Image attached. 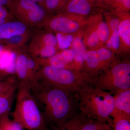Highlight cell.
Listing matches in <instances>:
<instances>
[{"label": "cell", "mask_w": 130, "mask_h": 130, "mask_svg": "<svg viewBox=\"0 0 130 130\" xmlns=\"http://www.w3.org/2000/svg\"><path fill=\"white\" fill-rule=\"evenodd\" d=\"M102 13L109 27L111 36L115 31L118 29L123 13L112 11L103 12Z\"/></svg>", "instance_id": "obj_23"}, {"label": "cell", "mask_w": 130, "mask_h": 130, "mask_svg": "<svg viewBox=\"0 0 130 130\" xmlns=\"http://www.w3.org/2000/svg\"><path fill=\"white\" fill-rule=\"evenodd\" d=\"M91 79L81 72L45 66H40L34 81L76 91Z\"/></svg>", "instance_id": "obj_4"}, {"label": "cell", "mask_w": 130, "mask_h": 130, "mask_svg": "<svg viewBox=\"0 0 130 130\" xmlns=\"http://www.w3.org/2000/svg\"><path fill=\"white\" fill-rule=\"evenodd\" d=\"M113 96L115 109L130 116V88L119 91Z\"/></svg>", "instance_id": "obj_17"}, {"label": "cell", "mask_w": 130, "mask_h": 130, "mask_svg": "<svg viewBox=\"0 0 130 130\" xmlns=\"http://www.w3.org/2000/svg\"><path fill=\"white\" fill-rule=\"evenodd\" d=\"M40 67V66L38 64L36 60L29 55L27 63L29 85L35 80L36 74Z\"/></svg>", "instance_id": "obj_28"}, {"label": "cell", "mask_w": 130, "mask_h": 130, "mask_svg": "<svg viewBox=\"0 0 130 130\" xmlns=\"http://www.w3.org/2000/svg\"><path fill=\"white\" fill-rule=\"evenodd\" d=\"M94 11V3L90 0H67L60 13L88 18Z\"/></svg>", "instance_id": "obj_9"}, {"label": "cell", "mask_w": 130, "mask_h": 130, "mask_svg": "<svg viewBox=\"0 0 130 130\" xmlns=\"http://www.w3.org/2000/svg\"><path fill=\"white\" fill-rule=\"evenodd\" d=\"M58 47L53 46H30L28 53L36 59H45L51 58L60 51Z\"/></svg>", "instance_id": "obj_18"}, {"label": "cell", "mask_w": 130, "mask_h": 130, "mask_svg": "<svg viewBox=\"0 0 130 130\" xmlns=\"http://www.w3.org/2000/svg\"><path fill=\"white\" fill-rule=\"evenodd\" d=\"M23 128L14 120L9 119L8 113L0 118V130H22Z\"/></svg>", "instance_id": "obj_29"}, {"label": "cell", "mask_w": 130, "mask_h": 130, "mask_svg": "<svg viewBox=\"0 0 130 130\" xmlns=\"http://www.w3.org/2000/svg\"><path fill=\"white\" fill-rule=\"evenodd\" d=\"M120 60L118 56L105 46L96 50H87L81 72L92 78Z\"/></svg>", "instance_id": "obj_7"}, {"label": "cell", "mask_w": 130, "mask_h": 130, "mask_svg": "<svg viewBox=\"0 0 130 130\" xmlns=\"http://www.w3.org/2000/svg\"><path fill=\"white\" fill-rule=\"evenodd\" d=\"M90 83L113 95L119 91L130 88V61L120 60L102 73L93 78Z\"/></svg>", "instance_id": "obj_5"}, {"label": "cell", "mask_w": 130, "mask_h": 130, "mask_svg": "<svg viewBox=\"0 0 130 130\" xmlns=\"http://www.w3.org/2000/svg\"><path fill=\"white\" fill-rule=\"evenodd\" d=\"M92 16L100 41L103 46H104L110 37L109 27L106 22L104 20L101 12L94 13Z\"/></svg>", "instance_id": "obj_16"}, {"label": "cell", "mask_w": 130, "mask_h": 130, "mask_svg": "<svg viewBox=\"0 0 130 130\" xmlns=\"http://www.w3.org/2000/svg\"><path fill=\"white\" fill-rule=\"evenodd\" d=\"M130 0H121L118 7L115 11L119 13H125L130 12Z\"/></svg>", "instance_id": "obj_33"}, {"label": "cell", "mask_w": 130, "mask_h": 130, "mask_svg": "<svg viewBox=\"0 0 130 130\" xmlns=\"http://www.w3.org/2000/svg\"><path fill=\"white\" fill-rule=\"evenodd\" d=\"M55 34L58 40V46L60 50L70 47L72 41H71L70 37L72 36L60 33H55Z\"/></svg>", "instance_id": "obj_31"}, {"label": "cell", "mask_w": 130, "mask_h": 130, "mask_svg": "<svg viewBox=\"0 0 130 130\" xmlns=\"http://www.w3.org/2000/svg\"><path fill=\"white\" fill-rule=\"evenodd\" d=\"M111 117L112 130H130V116L115 109Z\"/></svg>", "instance_id": "obj_20"}, {"label": "cell", "mask_w": 130, "mask_h": 130, "mask_svg": "<svg viewBox=\"0 0 130 130\" xmlns=\"http://www.w3.org/2000/svg\"><path fill=\"white\" fill-rule=\"evenodd\" d=\"M18 87L0 95V118L8 113L14 101Z\"/></svg>", "instance_id": "obj_21"}, {"label": "cell", "mask_w": 130, "mask_h": 130, "mask_svg": "<svg viewBox=\"0 0 130 130\" xmlns=\"http://www.w3.org/2000/svg\"><path fill=\"white\" fill-rule=\"evenodd\" d=\"M12 49L3 51L0 56V70H5L9 64Z\"/></svg>", "instance_id": "obj_32"}, {"label": "cell", "mask_w": 130, "mask_h": 130, "mask_svg": "<svg viewBox=\"0 0 130 130\" xmlns=\"http://www.w3.org/2000/svg\"><path fill=\"white\" fill-rule=\"evenodd\" d=\"M92 2L94 3H96L100 2L102 1H103V0H90Z\"/></svg>", "instance_id": "obj_38"}, {"label": "cell", "mask_w": 130, "mask_h": 130, "mask_svg": "<svg viewBox=\"0 0 130 130\" xmlns=\"http://www.w3.org/2000/svg\"><path fill=\"white\" fill-rule=\"evenodd\" d=\"M83 32L73 37L70 47L73 51L74 55L73 67V70L81 72L87 49L83 40Z\"/></svg>", "instance_id": "obj_13"}, {"label": "cell", "mask_w": 130, "mask_h": 130, "mask_svg": "<svg viewBox=\"0 0 130 130\" xmlns=\"http://www.w3.org/2000/svg\"><path fill=\"white\" fill-rule=\"evenodd\" d=\"M76 95L78 110L86 118L112 126L111 116L115 109L113 95L89 82L76 91Z\"/></svg>", "instance_id": "obj_2"}, {"label": "cell", "mask_w": 130, "mask_h": 130, "mask_svg": "<svg viewBox=\"0 0 130 130\" xmlns=\"http://www.w3.org/2000/svg\"><path fill=\"white\" fill-rule=\"evenodd\" d=\"M88 18L60 13L48 16L42 28L49 31L73 36L84 32Z\"/></svg>", "instance_id": "obj_8"}, {"label": "cell", "mask_w": 130, "mask_h": 130, "mask_svg": "<svg viewBox=\"0 0 130 130\" xmlns=\"http://www.w3.org/2000/svg\"><path fill=\"white\" fill-rule=\"evenodd\" d=\"M121 0H103L94 3L95 11H115L118 7Z\"/></svg>", "instance_id": "obj_25"}, {"label": "cell", "mask_w": 130, "mask_h": 130, "mask_svg": "<svg viewBox=\"0 0 130 130\" xmlns=\"http://www.w3.org/2000/svg\"><path fill=\"white\" fill-rule=\"evenodd\" d=\"M0 18L11 20H13L14 19L9 11L3 6L0 7Z\"/></svg>", "instance_id": "obj_34"}, {"label": "cell", "mask_w": 130, "mask_h": 130, "mask_svg": "<svg viewBox=\"0 0 130 130\" xmlns=\"http://www.w3.org/2000/svg\"><path fill=\"white\" fill-rule=\"evenodd\" d=\"M121 57L127 59L130 53V12L123 13L118 29Z\"/></svg>", "instance_id": "obj_10"}, {"label": "cell", "mask_w": 130, "mask_h": 130, "mask_svg": "<svg viewBox=\"0 0 130 130\" xmlns=\"http://www.w3.org/2000/svg\"><path fill=\"white\" fill-rule=\"evenodd\" d=\"M105 46L109 49L119 58L121 57L120 50V42L118 30L115 31L105 44Z\"/></svg>", "instance_id": "obj_26"}, {"label": "cell", "mask_w": 130, "mask_h": 130, "mask_svg": "<svg viewBox=\"0 0 130 130\" xmlns=\"http://www.w3.org/2000/svg\"><path fill=\"white\" fill-rule=\"evenodd\" d=\"M31 1L40 5L44 2V0H31Z\"/></svg>", "instance_id": "obj_36"}, {"label": "cell", "mask_w": 130, "mask_h": 130, "mask_svg": "<svg viewBox=\"0 0 130 130\" xmlns=\"http://www.w3.org/2000/svg\"><path fill=\"white\" fill-rule=\"evenodd\" d=\"M18 86L17 79L13 77H9L5 79H0V95Z\"/></svg>", "instance_id": "obj_30"}, {"label": "cell", "mask_w": 130, "mask_h": 130, "mask_svg": "<svg viewBox=\"0 0 130 130\" xmlns=\"http://www.w3.org/2000/svg\"><path fill=\"white\" fill-rule=\"evenodd\" d=\"M83 40L87 50H96L103 46L98 36L92 14L88 18L84 30Z\"/></svg>", "instance_id": "obj_12"}, {"label": "cell", "mask_w": 130, "mask_h": 130, "mask_svg": "<svg viewBox=\"0 0 130 130\" xmlns=\"http://www.w3.org/2000/svg\"><path fill=\"white\" fill-rule=\"evenodd\" d=\"M7 6L14 19L31 27L42 28L48 16L41 6L31 0H12Z\"/></svg>", "instance_id": "obj_6"}, {"label": "cell", "mask_w": 130, "mask_h": 130, "mask_svg": "<svg viewBox=\"0 0 130 130\" xmlns=\"http://www.w3.org/2000/svg\"><path fill=\"white\" fill-rule=\"evenodd\" d=\"M4 50V47L2 44H0V56L1 55Z\"/></svg>", "instance_id": "obj_37"}, {"label": "cell", "mask_w": 130, "mask_h": 130, "mask_svg": "<svg viewBox=\"0 0 130 130\" xmlns=\"http://www.w3.org/2000/svg\"><path fill=\"white\" fill-rule=\"evenodd\" d=\"M86 117L77 110L70 119L59 126H53L48 130H81Z\"/></svg>", "instance_id": "obj_19"}, {"label": "cell", "mask_w": 130, "mask_h": 130, "mask_svg": "<svg viewBox=\"0 0 130 130\" xmlns=\"http://www.w3.org/2000/svg\"><path fill=\"white\" fill-rule=\"evenodd\" d=\"M31 28L19 20L8 21L0 25V40H6L18 35L32 32Z\"/></svg>", "instance_id": "obj_11"}, {"label": "cell", "mask_w": 130, "mask_h": 130, "mask_svg": "<svg viewBox=\"0 0 130 130\" xmlns=\"http://www.w3.org/2000/svg\"><path fill=\"white\" fill-rule=\"evenodd\" d=\"M32 39L29 46L47 45L59 48L57 38L55 35H54V32L45 29L38 30L32 33Z\"/></svg>", "instance_id": "obj_15"}, {"label": "cell", "mask_w": 130, "mask_h": 130, "mask_svg": "<svg viewBox=\"0 0 130 130\" xmlns=\"http://www.w3.org/2000/svg\"><path fill=\"white\" fill-rule=\"evenodd\" d=\"M20 48L18 50L16 60L15 72L17 77L16 79L18 83H21L29 85L27 63L29 54L21 50Z\"/></svg>", "instance_id": "obj_14"}, {"label": "cell", "mask_w": 130, "mask_h": 130, "mask_svg": "<svg viewBox=\"0 0 130 130\" xmlns=\"http://www.w3.org/2000/svg\"><path fill=\"white\" fill-rule=\"evenodd\" d=\"M32 32H30L18 35L6 40V42L13 49L21 48L32 36Z\"/></svg>", "instance_id": "obj_27"}, {"label": "cell", "mask_w": 130, "mask_h": 130, "mask_svg": "<svg viewBox=\"0 0 130 130\" xmlns=\"http://www.w3.org/2000/svg\"><path fill=\"white\" fill-rule=\"evenodd\" d=\"M112 126L107 122L86 118L81 130H112Z\"/></svg>", "instance_id": "obj_24"}, {"label": "cell", "mask_w": 130, "mask_h": 130, "mask_svg": "<svg viewBox=\"0 0 130 130\" xmlns=\"http://www.w3.org/2000/svg\"><path fill=\"white\" fill-rule=\"evenodd\" d=\"M29 86L48 129L61 125L77 111L76 91L35 80Z\"/></svg>", "instance_id": "obj_1"}, {"label": "cell", "mask_w": 130, "mask_h": 130, "mask_svg": "<svg viewBox=\"0 0 130 130\" xmlns=\"http://www.w3.org/2000/svg\"><path fill=\"white\" fill-rule=\"evenodd\" d=\"M16 105L12 116L23 129L48 130L41 112L29 85L18 83Z\"/></svg>", "instance_id": "obj_3"}, {"label": "cell", "mask_w": 130, "mask_h": 130, "mask_svg": "<svg viewBox=\"0 0 130 130\" xmlns=\"http://www.w3.org/2000/svg\"><path fill=\"white\" fill-rule=\"evenodd\" d=\"M67 0H44L40 6L44 9L48 16L59 13Z\"/></svg>", "instance_id": "obj_22"}, {"label": "cell", "mask_w": 130, "mask_h": 130, "mask_svg": "<svg viewBox=\"0 0 130 130\" xmlns=\"http://www.w3.org/2000/svg\"><path fill=\"white\" fill-rule=\"evenodd\" d=\"M12 0H0V7L3 6L4 5L7 6Z\"/></svg>", "instance_id": "obj_35"}]
</instances>
